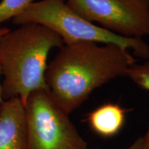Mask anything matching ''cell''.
<instances>
[{"label":"cell","instance_id":"11","mask_svg":"<svg viewBox=\"0 0 149 149\" xmlns=\"http://www.w3.org/2000/svg\"><path fill=\"white\" fill-rule=\"evenodd\" d=\"M141 149H149V124L146 134L142 136V145Z\"/></svg>","mask_w":149,"mask_h":149},{"label":"cell","instance_id":"12","mask_svg":"<svg viewBox=\"0 0 149 149\" xmlns=\"http://www.w3.org/2000/svg\"><path fill=\"white\" fill-rule=\"evenodd\" d=\"M9 31H10V29H8V28L0 27V38H1L3 35H5L6 33H8Z\"/></svg>","mask_w":149,"mask_h":149},{"label":"cell","instance_id":"9","mask_svg":"<svg viewBox=\"0 0 149 149\" xmlns=\"http://www.w3.org/2000/svg\"><path fill=\"white\" fill-rule=\"evenodd\" d=\"M139 88L149 91V59L141 64L137 63L128 70L127 75Z\"/></svg>","mask_w":149,"mask_h":149},{"label":"cell","instance_id":"8","mask_svg":"<svg viewBox=\"0 0 149 149\" xmlns=\"http://www.w3.org/2000/svg\"><path fill=\"white\" fill-rule=\"evenodd\" d=\"M33 0H1L0 1V24L13 19L26 8Z\"/></svg>","mask_w":149,"mask_h":149},{"label":"cell","instance_id":"13","mask_svg":"<svg viewBox=\"0 0 149 149\" xmlns=\"http://www.w3.org/2000/svg\"><path fill=\"white\" fill-rule=\"evenodd\" d=\"M1 68H0V104L3 102L2 95H1Z\"/></svg>","mask_w":149,"mask_h":149},{"label":"cell","instance_id":"3","mask_svg":"<svg viewBox=\"0 0 149 149\" xmlns=\"http://www.w3.org/2000/svg\"><path fill=\"white\" fill-rule=\"evenodd\" d=\"M16 25L34 23L51 30L64 44L79 42L112 44L133 52L135 57L149 59V45L143 39L126 38L87 21L67 4L66 0L32 2L13 19Z\"/></svg>","mask_w":149,"mask_h":149},{"label":"cell","instance_id":"10","mask_svg":"<svg viewBox=\"0 0 149 149\" xmlns=\"http://www.w3.org/2000/svg\"><path fill=\"white\" fill-rule=\"evenodd\" d=\"M142 145V137H139L125 149H141Z\"/></svg>","mask_w":149,"mask_h":149},{"label":"cell","instance_id":"4","mask_svg":"<svg viewBox=\"0 0 149 149\" xmlns=\"http://www.w3.org/2000/svg\"><path fill=\"white\" fill-rule=\"evenodd\" d=\"M26 149H87V144L47 91L31 93L25 106Z\"/></svg>","mask_w":149,"mask_h":149},{"label":"cell","instance_id":"6","mask_svg":"<svg viewBox=\"0 0 149 149\" xmlns=\"http://www.w3.org/2000/svg\"><path fill=\"white\" fill-rule=\"evenodd\" d=\"M25 108L19 98L0 104V149H26Z\"/></svg>","mask_w":149,"mask_h":149},{"label":"cell","instance_id":"5","mask_svg":"<svg viewBox=\"0 0 149 149\" xmlns=\"http://www.w3.org/2000/svg\"><path fill=\"white\" fill-rule=\"evenodd\" d=\"M87 21L126 38L149 35V0H66Z\"/></svg>","mask_w":149,"mask_h":149},{"label":"cell","instance_id":"7","mask_svg":"<svg viewBox=\"0 0 149 149\" xmlns=\"http://www.w3.org/2000/svg\"><path fill=\"white\" fill-rule=\"evenodd\" d=\"M126 111L120 104L105 103L87 115L86 121L93 131L103 137H111L122 130Z\"/></svg>","mask_w":149,"mask_h":149},{"label":"cell","instance_id":"1","mask_svg":"<svg viewBox=\"0 0 149 149\" xmlns=\"http://www.w3.org/2000/svg\"><path fill=\"white\" fill-rule=\"evenodd\" d=\"M136 63L130 51L115 44L99 45L92 42L64 44L46 68L47 92L70 115L95 89L115 78L126 77Z\"/></svg>","mask_w":149,"mask_h":149},{"label":"cell","instance_id":"2","mask_svg":"<svg viewBox=\"0 0 149 149\" xmlns=\"http://www.w3.org/2000/svg\"><path fill=\"white\" fill-rule=\"evenodd\" d=\"M64 45L51 30L34 23L19 25L0 38L3 100L19 98L25 106L31 93L47 91L45 73L48 55Z\"/></svg>","mask_w":149,"mask_h":149}]
</instances>
